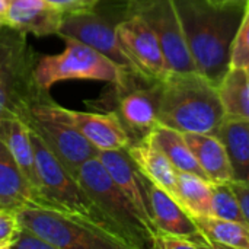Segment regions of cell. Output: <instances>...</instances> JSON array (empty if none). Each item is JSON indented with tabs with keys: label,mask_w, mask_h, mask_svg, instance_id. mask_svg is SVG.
Segmentation results:
<instances>
[{
	"label": "cell",
	"mask_w": 249,
	"mask_h": 249,
	"mask_svg": "<svg viewBox=\"0 0 249 249\" xmlns=\"http://www.w3.org/2000/svg\"><path fill=\"white\" fill-rule=\"evenodd\" d=\"M10 248L16 249H53L44 239H41L36 233L32 231L23 228L20 225V229L12 244Z\"/></svg>",
	"instance_id": "obj_30"
},
{
	"label": "cell",
	"mask_w": 249,
	"mask_h": 249,
	"mask_svg": "<svg viewBox=\"0 0 249 249\" xmlns=\"http://www.w3.org/2000/svg\"><path fill=\"white\" fill-rule=\"evenodd\" d=\"M210 214L214 217L226 219V220L247 222L245 214L241 207V203L229 182L228 184H213L212 213Z\"/></svg>",
	"instance_id": "obj_26"
},
{
	"label": "cell",
	"mask_w": 249,
	"mask_h": 249,
	"mask_svg": "<svg viewBox=\"0 0 249 249\" xmlns=\"http://www.w3.org/2000/svg\"><path fill=\"white\" fill-rule=\"evenodd\" d=\"M231 67L249 73V0L244 7V15L232 44Z\"/></svg>",
	"instance_id": "obj_28"
},
{
	"label": "cell",
	"mask_w": 249,
	"mask_h": 249,
	"mask_svg": "<svg viewBox=\"0 0 249 249\" xmlns=\"http://www.w3.org/2000/svg\"><path fill=\"white\" fill-rule=\"evenodd\" d=\"M159 82L150 83L147 88H137L123 93L118 101V117L125 128L136 140L144 139L159 123Z\"/></svg>",
	"instance_id": "obj_13"
},
{
	"label": "cell",
	"mask_w": 249,
	"mask_h": 249,
	"mask_svg": "<svg viewBox=\"0 0 249 249\" xmlns=\"http://www.w3.org/2000/svg\"><path fill=\"white\" fill-rule=\"evenodd\" d=\"M144 139L150 140L156 147H159L177 171L193 172L206 178L182 131L158 123Z\"/></svg>",
	"instance_id": "obj_21"
},
{
	"label": "cell",
	"mask_w": 249,
	"mask_h": 249,
	"mask_svg": "<svg viewBox=\"0 0 249 249\" xmlns=\"http://www.w3.org/2000/svg\"><path fill=\"white\" fill-rule=\"evenodd\" d=\"M197 229L212 248L249 249V223L207 216L193 217Z\"/></svg>",
	"instance_id": "obj_22"
},
{
	"label": "cell",
	"mask_w": 249,
	"mask_h": 249,
	"mask_svg": "<svg viewBox=\"0 0 249 249\" xmlns=\"http://www.w3.org/2000/svg\"><path fill=\"white\" fill-rule=\"evenodd\" d=\"M23 228L36 233L53 249H123L96 228L61 212L32 206L18 210Z\"/></svg>",
	"instance_id": "obj_8"
},
{
	"label": "cell",
	"mask_w": 249,
	"mask_h": 249,
	"mask_svg": "<svg viewBox=\"0 0 249 249\" xmlns=\"http://www.w3.org/2000/svg\"><path fill=\"white\" fill-rule=\"evenodd\" d=\"M69 120L99 152L123 150L133 143V137L117 112H86L64 108Z\"/></svg>",
	"instance_id": "obj_12"
},
{
	"label": "cell",
	"mask_w": 249,
	"mask_h": 249,
	"mask_svg": "<svg viewBox=\"0 0 249 249\" xmlns=\"http://www.w3.org/2000/svg\"><path fill=\"white\" fill-rule=\"evenodd\" d=\"M133 163L139 172L147 178L150 182L165 190L177 200V174L171 160L163 155V152L156 147L150 140L142 139L133 142L127 149Z\"/></svg>",
	"instance_id": "obj_18"
},
{
	"label": "cell",
	"mask_w": 249,
	"mask_h": 249,
	"mask_svg": "<svg viewBox=\"0 0 249 249\" xmlns=\"http://www.w3.org/2000/svg\"><path fill=\"white\" fill-rule=\"evenodd\" d=\"M64 42L60 54L38 57L34 77L42 92L48 93L53 85L64 80H101L127 89L131 74L111 58L80 41L66 38Z\"/></svg>",
	"instance_id": "obj_6"
},
{
	"label": "cell",
	"mask_w": 249,
	"mask_h": 249,
	"mask_svg": "<svg viewBox=\"0 0 249 249\" xmlns=\"http://www.w3.org/2000/svg\"><path fill=\"white\" fill-rule=\"evenodd\" d=\"M57 35L63 39L71 38L92 47L93 50L111 58L133 77L143 79L134 61L125 51L118 36L117 26L111 25L93 10L64 16Z\"/></svg>",
	"instance_id": "obj_10"
},
{
	"label": "cell",
	"mask_w": 249,
	"mask_h": 249,
	"mask_svg": "<svg viewBox=\"0 0 249 249\" xmlns=\"http://www.w3.org/2000/svg\"><path fill=\"white\" fill-rule=\"evenodd\" d=\"M140 177L146 191L152 222L156 231L181 235H194L200 232L193 217L182 209V206L171 194L150 182L142 174Z\"/></svg>",
	"instance_id": "obj_16"
},
{
	"label": "cell",
	"mask_w": 249,
	"mask_h": 249,
	"mask_svg": "<svg viewBox=\"0 0 249 249\" xmlns=\"http://www.w3.org/2000/svg\"><path fill=\"white\" fill-rule=\"evenodd\" d=\"M32 206H39L38 196L0 140V209L18 212Z\"/></svg>",
	"instance_id": "obj_19"
},
{
	"label": "cell",
	"mask_w": 249,
	"mask_h": 249,
	"mask_svg": "<svg viewBox=\"0 0 249 249\" xmlns=\"http://www.w3.org/2000/svg\"><path fill=\"white\" fill-rule=\"evenodd\" d=\"M131 9L142 15L156 34L172 71H198L172 0H137Z\"/></svg>",
	"instance_id": "obj_9"
},
{
	"label": "cell",
	"mask_w": 249,
	"mask_h": 249,
	"mask_svg": "<svg viewBox=\"0 0 249 249\" xmlns=\"http://www.w3.org/2000/svg\"><path fill=\"white\" fill-rule=\"evenodd\" d=\"M0 140L12 153L19 169L23 172L29 184L38 196V175L35 162V147L28 123L19 117L0 120ZM39 203V197H38Z\"/></svg>",
	"instance_id": "obj_20"
},
{
	"label": "cell",
	"mask_w": 249,
	"mask_h": 249,
	"mask_svg": "<svg viewBox=\"0 0 249 249\" xmlns=\"http://www.w3.org/2000/svg\"><path fill=\"white\" fill-rule=\"evenodd\" d=\"M213 184L193 172L178 171L177 174V201L191 216H207L212 213Z\"/></svg>",
	"instance_id": "obj_24"
},
{
	"label": "cell",
	"mask_w": 249,
	"mask_h": 249,
	"mask_svg": "<svg viewBox=\"0 0 249 249\" xmlns=\"http://www.w3.org/2000/svg\"><path fill=\"white\" fill-rule=\"evenodd\" d=\"M115 26L143 80L149 83L160 82L172 73L156 34L142 15L131 12L127 19Z\"/></svg>",
	"instance_id": "obj_11"
},
{
	"label": "cell",
	"mask_w": 249,
	"mask_h": 249,
	"mask_svg": "<svg viewBox=\"0 0 249 249\" xmlns=\"http://www.w3.org/2000/svg\"><path fill=\"white\" fill-rule=\"evenodd\" d=\"M232 190L235 191L239 203H241V207H242V212L245 214V219L249 223V182H241V181H231L229 182Z\"/></svg>",
	"instance_id": "obj_32"
},
{
	"label": "cell",
	"mask_w": 249,
	"mask_h": 249,
	"mask_svg": "<svg viewBox=\"0 0 249 249\" xmlns=\"http://www.w3.org/2000/svg\"><path fill=\"white\" fill-rule=\"evenodd\" d=\"M76 178L89 198L112 225L125 248H152L156 231L142 217L98 156L86 160L77 171Z\"/></svg>",
	"instance_id": "obj_4"
},
{
	"label": "cell",
	"mask_w": 249,
	"mask_h": 249,
	"mask_svg": "<svg viewBox=\"0 0 249 249\" xmlns=\"http://www.w3.org/2000/svg\"><path fill=\"white\" fill-rule=\"evenodd\" d=\"M198 73L216 86L231 69L232 44L245 6H216L207 0H172Z\"/></svg>",
	"instance_id": "obj_1"
},
{
	"label": "cell",
	"mask_w": 249,
	"mask_h": 249,
	"mask_svg": "<svg viewBox=\"0 0 249 249\" xmlns=\"http://www.w3.org/2000/svg\"><path fill=\"white\" fill-rule=\"evenodd\" d=\"M25 35L9 26L0 29V120L25 118L31 104L48 98L34 77L38 57Z\"/></svg>",
	"instance_id": "obj_5"
},
{
	"label": "cell",
	"mask_w": 249,
	"mask_h": 249,
	"mask_svg": "<svg viewBox=\"0 0 249 249\" xmlns=\"http://www.w3.org/2000/svg\"><path fill=\"white\" fill-rule=\"evenodd\" d=\"M225 117L249 123V73L242 69H229L217 85Z\"/></svg>",
	"instance_id": "obj_25"
},
{
	"label": "cell",
	"mask_w": 249,
	"mask_h": 249,
	"mask_svg": "<svg viewBox=\"0 0 249 249\" xmlns=\"http://www.w3.org/2000/svg\"><path fill=\"white\" fill-rule=\"evenodd\" d=\"M19 229L20 222L18 212L0 209V249H9L12 247Z\"/></svg>",
	"instance_id": "obj_29"
},
{
	"label": "cell",
	"mask_w": 249,
	"mask_h": 249,
	"mask_svg": "<svg viewBox=\"0 0 249 249\" xmlns=\"http://www.w3.org/2000/svg\"><path fill=\"white\" fill-rule=\"evenodd\" d=\"M47 1L54 7H57L64 16H67V15L93 10V7L99 0H47Z\"/></svg>",
	"instance_id": "obj_31"
},
{
	"label": "cell",
	"mask_w": 249,
	"mask_h": 249,
	"mask_svg": "<svg viewBox=\"0 0 249 249\" xmlns=\"http://www.w3.org/2000/svg\"><path fill=\"white\" fill-rule=\"evenodd\" d=\"M4 26H6V22H4V20H0V29L4 28Z\"/></svg>",
	"instance_id": "obj_34"
},
{
	"label": "cell",
	"mask_w": 249,
	"mask_h": 249,
	"mask_svg": "<svg viewBox=\"0 0 249 249\" xmlns=\"http://www.w3.org/2000/svg\"><path fill=\"white\" fill-rule=\"evenodd\" d=\"M159 85V123L182 133L217 134L225 111L213 82L198 71H172Z\"/></svg>",
	"instance_id": "obj_2"
},
{
	"label": "cell",
	"mask_w": 249,
	"mask_h": 249,
	"mask_svg": "<svg viewBox=\"0 0 249 249\" xmlns=\"http://www.w3.org/2000/svg\"><path fill=\"white\" fill-rule=\"evenodd\" d=\"M194 156L213 184H228L233 181V169L228 150L217 134L212 133H184Z\"/></svg>",
	"instance_id": "obj_17"
},
{
	"label": "cell",
	"mask_w": 249,
	"mask_h": 249,
	"mask_svg": "<svg viewBox=\"0 0 249 249\" xmlns=\"http://www.w3.org/2000/svg\"><path fill=\"white\" fill-rule=\"evenodd\" d=\"M153 249H206L210 248V244L201 235V232L194 235H181L171 233L163 231H156L152 242Z\"/></svg>",
	"instance_id": "obj_27"
},
{
	"label": "cell",
	"mask_w": 249,
	"mask_h": 249,
	"mask_svg": "<svg viewBox=\"0 0 249 249\" xmlns=\"http://www.w3.org/2000/svg\"><path fill=\"white\" fill-rule=\"evenodd\" d=\"M64 15L47 0H7L6 26L35 36L57 35Z\"/></svg>",
	"instance_id": "obj_14"
},
{
	"label": "cell",
	"mask_w": 249,
	"mask_h": 249,
	"mask_svg": "<svg viewBox=\"0 0 249 249\" xmlns=\"http://www.w3.org/2000/svg\"><path fill=\"white\" fill-rule=\"evenodd\" d=\"M98 159L102 162V165L105 166L111 178L115 181V184L121 188V191L130 198V201L134 204V207L139 210V213L147 222V225L156 231L152 222L149 203H147V197H146L140 172L133 163L127 150L123 149V150L99 152Z\"/></svg>",
	"instance_id": "obj_15"
},
{
	"label": "cell",
	"mask_w": 249,
	"mask_h": 249,
	"mask_svg": "<svg viewBox=\"0 0 249 249\" xmlns=\"http://www.w3.org/2000/svg\"><path fill=\"white\" fill-rule=\"evenodd\" d=\"M31 136L35 147L39 207L53 209L73 216L96 228L120 244L123 249H127L112 225L89 198L77 178L58 160V158L32 128Z\"/></svg>",
	"instance_id": "obj_3"
},
{
	"label": "cell",
	"mask_w": 249,
	"mask_h": 249,
	"mask_svg": "<svg viewBox=\"0 0 249 249\" xmlns=\"http://www.w3.org/2000/svg\"><path fill=\"white\" fill-rule=\"evenodd\" d=\"M23 120L74 177L86 160L96 158L99 153L73 125L64 107L48 98L31 104Z\"/></svg>",
	"instance_id": "obj_7"
},
{
	"label": "cell",
	"mask_w": 249,
	"mask_h": 249,
	"mask_svg": "<svg viewBox=\"0 0 249 249\" xmlns=\"http://www.w3.org/2000/svg\"><path fill=\"white\" fill-rule=\"evenodd\" d=\"M217 136L223 142L233 169V181L249 182V123L225 117Z\"/></svg>",
	"instance_id": "obj_23"
},
{
	"label": "cell",
	"mask_w": 249,
	"mask_h": 249,
	"mask_svg": "<svg viewBox=\"0 0 249 249\" xmlns=\"http://www.w3.org/2000/svg\"><path fill=\"white\" fill-rule=\"evenodd\" d=\"M209 3L212 4H216V6H245L248 0H207Z\"/></svg>",
	"instance_id": "obj_33"
}]
</instances>
